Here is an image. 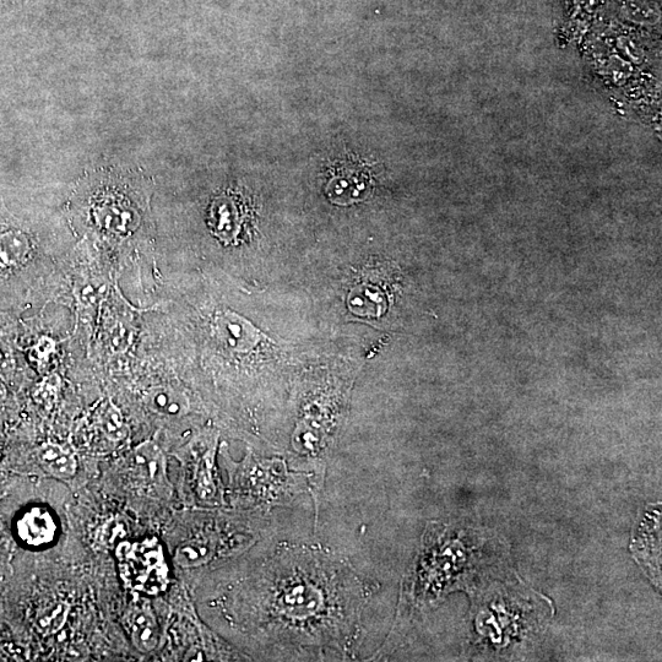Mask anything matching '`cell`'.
I'll return each instance as SVG.
<instances>
[{
  "label": "cell",
  "instance_id": "obj_3",
  "mask_svg": "<svg viewBox=\"0 0 662 662\" xmlns=\"http://www.w3.org/2000/svg\"><path fill=\"white\" fill-rule=\"evenodd\" d=\"M34 253L35 244L23 230L0 231V282L21 273L31 262Z\"/></svg>",
  "mask_w": 662,
  "mask_h": 662
},
{
  "label": "cell",
  "instance_id": "obj_1",
  "mask_svg": "<svg viewBox=\"0 0 662 662\" xmlns=\"http://www.w3.org/2000/svg\"><path fill=\"white\" fill-rule=\"evenodd\" d=\"M118 557L122 577L130 588L146 594H156L165 588L167 568L156 542L122 545Z\"/></svg>",
  "mask_w": 662,
  "mask_h": 662
},
{
  "label": "cell",
  "instance_id": "obj_2",
  "mask_svg": "<svg viewBox=\"0 0 662 662\" xmlns=\"http://www.w3.org/2000/svg\"><path fill=\"white\" fill-rule=\"evenodd\" d=\"M127 471L134 485L144 491H160L165 481V460L154 443L135 448L127 460Z\"/></svg>",
  "mask_w": 662,
  "mask_h": 662
},
{
  "label": "cell",
  "instance_id": "obj_7",
  "mask_svg": "<svg viewBox=\"0 0 662 662\" xmlns=\"http://www.w3.org/2000/svg\"><path fill=\"white\" fill-rule=\"evenodd\" d=\"M94 428L105 441V447L115 448L126 441L129 433L121 411L111 403L102 404L96 411Z\"/></svg>",
  "mask_w": 662,
  "mask_h": 662
},
{
  "label": "cell",
  "instance_id": "obj_4",
  "mask_svg": "<svg viewBox=\"0 0 662 662\" xmlns=\"http://www.w3.org/2000/svg\"><path fill=\"white\" fill-rule=\"evenodd\" d=\"M214 329L217 338L233 351L252 350L264 338L253 324L232 312L219 314L215 319Z\"/></svg>",
  "mask_w": 662,
  "mask_h": 662
},
{
  "label": "cell",
  "instance_id": "obj_5",
  "mask_svg": "<svg viewBox=\"0 0 662 662\" xmlns=\"http://www.w3.org/2000/svg\"><path fill=\"white\" fill-rule=\"evenodd\" d=\"M126 627L134 647L143 653H150L160 643V627L153 610L149 606L132 607L126 616Z\"/></svg>",
  "mask_w": 662,
  "mask_h": 662
},
{
  "label": "cell",
  "instance_id": "obj_8",
  "mask_svg": "<svg viewBox=\"0 0 662 662\" xmlns=\"http://www.w3.org/2000/svg\"><path fill=\"white\" fill-rule=\"evenodd\" d=\"M40 463L56 479L67 480L75 475L78 461L74 454L58 444H46L39 453Z\"/></svg>",
  "mask_w": 662,
  "mask_h": 662
},
{
  "label": "cell",
  "instance_id": "obj_9",
  "mask_svg": "<svg viewBox=\"0 0 662 662\" xmlns=\"http://www.w3.org/2000/svg\"><path fill=\"white\" fill-rule=\"evenodd\" d=\"M149 408L162 416L176 417L186 414L187 399L184 395L170 388H157L151 390L146 398Z\"/></svg>",
  "mask_w": 662,
  "mask_h": 662
},
{
  "label": "cell",
  "instance_id": "obj_6",
  "mask_svg": "<svg viewBox=\"0 0 662 662\" xmlns=\"http://www.w3.org/2000/svg\"><path fill=\"white\" fill-rule=\"evenodd\" d=\"M57 526L47 509L34 508L25 513L18 523V534L25 544L39 547L48 544L56 535Z\"/></svg>",
  "mask_w": 662,
  "mask_h": 662
}]
</instances>
